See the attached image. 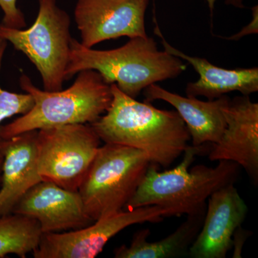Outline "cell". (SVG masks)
Returning <instances> with one entry per match:
<instances>
[{
    "instance_id": "15",
    "label": "cell",
    "mask_w": 258,
    "mask_h": 258,
    "mask_svg": "<svg viewBox=\"0 0 258 258\" xmlns=\"http://www.w3.org/2000/svg\"><path fill=\"white\" fill-rule=\"evenodd\" d=\"M154 33L160 37L164 50L187 61L198 73L200 79L186 85V96H203L212 101L232 91L249 96L258 91L257 68L228 70L217 67L206 59L186 55L171 46L166 41L158 25H156Z\"/></svg>"
},
{
    "instance_id": "12",
    "label": "cell",
    "mask_w": 258,
    "mask_h": 258,
    "mask_svg": "<svg viewBox=\"0 0 258 258\" xmlns=\"http://www.w3.org/2000/svg\"><path fill=\"white\" fill-rule=\"evenodd\" d=\"M13 213L36 220L42 233L74 230L93 222L85 212L79 191L41 181L24 195Z\"/></svg>"
},
{
    "instance_id": "9",
    "label": "cell",
    "mask_w": 258,
    "mask_h": 258,
    "mask_svg": "<svg viewBox=\"0 0 258 258\" xmlns=\"http://www.w3.org/2000/svg\"><path fill=\"white\" fill-rule=\"evenodd\" d=\"M149 0H78L74 19L83 46L121 37H147Z\"/></svg>"
},
{
    "instance_id": "8",
    "label": "cell",
    "mask_w": 258,
    "mask_h": 258,
    "mask_svg": "<svg viewBox=\"0 0 258 258\" xmlns=\"http://www.w3.org/2000/svg\"><path fill=\"white\" fill-rule=\"evenodd\" d=\"M171 216L170 210L158 205L122 210L77 230L43 233L32 254L35 258H94L112 237L129 226Z\"/></svg>"
},
{
    "instance_id": "13",
    "label": "cell",
    "mask_w": 258,
    "mask_h": 258,
    "mask_svg": "<svg viewBox=\"0 0 258 258\" xmlns=\"http://www.w3.org/2000/svg\"><path fill=\"white\" fill-rule=\"evenodd\" d=\"M37 131L0 139L3 157L0 186V217L13 213L32 186L42 181L37 171Z\"/></svg>"
},
{
    "instance_id": "7",
    "label": "cell",
    "mask_w": 258,
    "mask_h": 258,
    "mask_svg": "<svg viewBox=\"0 0 258 258\" xmlns=\"http://www.w3.org/2000/svg\"><path fill=\"white\" fill-rule=\"evenodd\" d=\"M90 124H70L37 130V171L42 181L78 191L101 147Z\"/></svg>"
},
{
    "instance_id": "14",
    "label": "cell",
    "mask_w": 258,
    "mask_h": 258,
    "mask_svg": "<svg viewBox=\"0 0 258 258\" xmlns=\"http://www.w3.org/2000/svg\"><path fill=\"white\" fill-rule=\"evenodd\" d=\"M143 91L144 101L161 100L174 107L189 131L193 147H211L220 141L226 127L223 108L230 100L227 95L212 101H203L195 97H184L171 93L156 83Z\"/></svg>"
},
{
    "instance_id": "17",
    "label": "cell",
    "mask_w": 258,
    "mask_h": 258,
    "mask_svg": "<svg viewBox=\"0 0 258 258\" xmlns=\"http://www.w3.org/2000/svg\"><path fill=\"white\" fill-rule=\"evenodd\" d=\"M42 234L38 222L30 217L17 213L0 217V257H26L37 248Z\"/></svg>"
},
{
    "instance_id": "22",
    "label": "cell",
    "mask_w": 258,
    "mask_h": 258,
    "mask_svg": "<svg viewBox=\"0 0 258 258\" xmlns=\"http://www.w3.org/2000/svg\"><path fill=\"white\" fill-rule=\"evenodd\" d=\"M207 1H208L210 9L212 10H213L214 5H215V2H216L217 0H207Z\"/></svg>"
},
{
    "instance_id": "6",
    "label": "cell",
    "mask_w": 258,
    "mask_h": 258,
    "mask_svg": "<svg viewBox=\"0 0 258 258\" xmlns=\"http://www.w3.org/2000/svg\"><path fill=\"white\" fill-rule=\"evenodd\" d=\"M39 11L30 28L0 25V37L28 57L41 76L43 90L58 91L66 81L69 62L71 18L56 0H38Z\"/></svg>"
},
{
    "instance_id": "4",
    "label": "cell",
    "mask_w": 258,
    "mask_h": 258,
    "mask_svg": "<svg viewBox=\"0 0 258 258\" xmlns=\"http://www.w3.org/2000/svg\"><path fill=\"white\" fill-rule=\"evenodd\" d=\"M78 74L72 86L58 91L40 89L28 76L23 75L20 79V87L31 95L33 106L11 123L2 125L0 139L50 127L96 122L111 105V85L93 70Z\"/></svg>"
},
{
    "instance_id": "20",
    "label": "cell",
    "mask_w": 258,
    "mask_h": 258,
    "mask_svg": "<svg viewBox=\"0 0 258 258\" xmlns=\"http://www.w3.org/2000/svg\"><path fill=\"white\" fill-rule=\"evenodd\" d=\"M251 235V232L242 228V226L239 227L235 232H234L233 237H232V247L233 252H232V257L240 258L242 257V248L244 242Z\"/></svg>"
},
{
    "instance_id": "21",
    "label": "cell",
    "mask_w": 258,
    "mask_h": 258,
    "mask_svg": "<svg viewBox=\"0 0 258 258\" xmlns=\"http://www.w3.org/2000/svg\"><path fill=\"white\" fill-rule=\"evenodd\" d=\"M3 157L0 154V186H1L2 182V172H3Z\"/></svg>"
},
{
    "instance_id": "18",
    "label": "cell",
    "mask_w": 258,
    "mask_h": 258,
    "mask_svg": "<svg viewBox=\"0 0 258 258\" xmlns=\"http://www.w3.org/2000/svg\"><path fill=\"white\" fill-rule=\"evenodd\" d=\"M7 45L0 48V73ZM34 100L29 93H17L5 91L0 86V127L5 120L16 115L28 113L33 106Z\"/></svg>"
},
{
    "instance_id": "16",
    "label": "cell",
    "mask_w": 258,
    "mask_h": 258,
    "mask_svg": "<svg viewBox=\"0 0 258 258\" xmlns=\"http://www.w3.org/2000/svg\"><path fill=\"white\" fill-rule=\"evenodd\" d=\"M205 212L186 215V220L174 232L155 242H149V229L137 231L130 245L115 249L116 258H177L188 257L191 244L203 226Z\"/></svg>"
},
{
    "instance_id": "5",
    "label": "cell",
    "mask_w": 258,
    "mask_h": 258,
    "mask_svg": "<svg viewBox=\"0 0 258 258\" xmlns=\"http://www.w3.org/2000/svg\"><path fill=\"white\" fill-rule=\"evenodd\" d=\"M135 148L105 144L79 189L85 212L93 221L124 210L151 164Z\"/></svg>"
},
{
    "instance_id": "19",
    "label": "cell",
    "mask_w": 258,
    "mask_h": 258,
    "mask_svg": "<svg viewBox=\"0 0 258 258\" xmlns=\"http://www.w3.org/2000/svg\"><path fill=\"white\" fill-rule=\"evenodd\" d=\"M18 0H0V8L3 10V23L8 28L23 29L26 26L25 15L17 5Z\"/></svg>"
},
{
    "instance_id": "11",
    "label": "cell",
    "mask_w": 258,
    "mask_h": 258,
    "mask_svg": "<svg viewBox=\"0 0 258 258\" xmlns=\"http://www.w3.org/2000/svg\"><path fill=\"white\" fill-rule=\"evenodd\" d=\"M247 205L234 184L215 191L207 201L201 230L188 257L225 258L232 249L234 232L247 216Z\"/></svg>"
},
{
    "instance_id": "23",
    "label": "cell",
    "mask_w": 258,
    "mask_h": 258,
    "mask_svg": "<svg viewBox=\"0 0 258 258\" xmlns=\"http://www.w3.org/2000/svg\"><path fill=\"white\" fill-rule=\"evenodd\" d=\"M6 45H8V42L5 41L4 39L2 38V37H0V48Z\"/></svg>"
},
{
    "instance_id": "10",
    "label": "cell",
    "mask_w": 258,
    "mask_h": 258,
    "mask_svg": "<svg viewBox=\"0 0 258 258\" xmlns=\"http://www.w3.org/2000/svg\"><path fill=\"white\" fill-rule=\"evenodd\" d=\"M226 127L209 149V160L230 161L243 168L254 186L258 182V104L249 96L230 99L223 108Z\"/></svg>"
},
{
    "instance_id": "1",
    "label": "cell",
    "mask_w": 258,
    "mask_h": 258,
    "mask_svg": "<svg viewBox=\"0 0 258 258\" xmlns=\"http://www.w3.org/2000/svg\"><path fill=\"white\" fill-rule=\"evenodd\" d=\"M112 101L106 113L90 124L105 144H120L145 152L152 164L168 168L184 154L191 141L176 111L158 109L139 102L111 84Z\"/></svg>"
},
{
    "instance_id": "2",
    "label": "cell",
    "mask_w": 258,
    "mask_h": 258,
    "mask_svg": "<svg viewBox=\"0 0 258 258\" xmlns=\"http://www.w3.org/2000/svg\"><path fill=\"white\" fill-rule=\"evenodd\" d=\"M129 39L118 48L98 50L83 46L73 38L66 80L81 71L93 70L105 82L114 83L122 92L136 98L150 85L175 79L186 69L179 57L159 50L152 37Z\"/></svg>"
},
{
    "instance_id": "3",
    "label": "cell",
    "mask_w": 258,
    "mask_h": 258,
    "mask_svg": "<svg viewBox=\"0 0 258 258\" xmlns=\"http://www.w3.org/2000/svg\"><path fill=\"white\" fill-rule=\"evenodd\" d=\"M207 147L189 146L181 163L161 172L151 163L138 189L124 210L158 205L168 209L172 216L189 215L206 210L207 201L217 190L235 184L240 166L230 161H219L215 167L198 164L189 170L195 157Z\"/></svg>"
}]
</instances>
